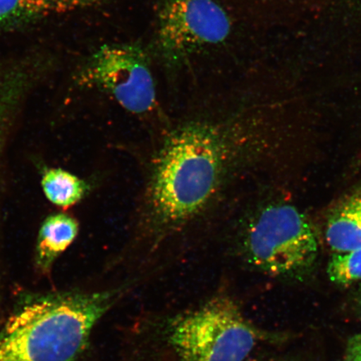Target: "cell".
Returning a JSON list of instances; mask_svg holds the SVG:
<instances>
[{
    "mask_svg": "<svg viewBox=\"0 0 361 361\" xmlns=\"http://www.w3.org/2000/svg\"><path fill=\"white\" fill-rule=\"evenodd\" d=\"M79 224L73 216L63 213L49 215L40 227L35 248V265L39 272L48 274L54 263L75 241Z\"/></svg>",
    "mask_w": 361,
    "mask_h": 361,
    "instance_id": "obj_7",
    "label": "cell"
},
{
    "mask_svg": "<svg viewBox=\"0 0 361 361\" xmlns=\"http://www.w3.org/2000/svg\"><path fill=\"white\" fill-rule=\"evenodd\" d=\"M154 132L128 239L141 258L220 234L264 147L263 128L240 111L166 119Z\"/></svg>",
    "mask_w": 361,
    "mask_h": 361,
    "instance_id": "obj_1",
    "label": "cell"
},
{
    "mask_svg": "<svg viewBox=\"0 0 361 361\" xmlns=\"http://www.w3.org/2000/svg\"><path fill=\"white\" fill-rule=\"evenodd\" d=\"M126 287L26 293L0 329V361H75Z\"/></svg>",
    "mask_w": 361,
    "mask_h": 361,
    "instance_id": "obj_2",
    "label": "cell"
},
{
    "mask_svg": "<svg viewBox=\"0 0 361 361\" xmlns=\"http://www.w3.org/2000/svg\"><path fill=\"white\" fill-rule=\"evenodd\" d=\"M273 361H276V360H273Z\"/></svg>",
    "mask_w": 361,
    "mask_h": 361,
    "instance_id": "obj_15",
    "label": "cell"
},
{
    "mask_svg": "<svg viewBox=\"0 0 361 361\" xmlns=\"http://www.w3.org/2000/svg\"><path fill=\"white\" fill-rule=\"evenodd\" d=\"M360 315H361V311H360Z\"/></svg>",
    "mask_w": 361,
    "mask_h": 361,
    "instance_id": "obj_14",
    "label": "cell"
},
{
    "mask_svg": "<svg viewBox=\"0 0 361 361\" xmlns=\"http://www.w3.org/2000/svg\"><path fill=\"white\" fill-rule=\"evenodd\" d=\"M103 0H0V30L94 6Z\"/></svg>",
    "mask_w": 361,
    "mask_h": 361,
    "instance_id": "obj_8",
    "label": "cell"
},
{
    "mask_svg": "<svg viewBox=\"0 0 361 361\" xmlns=\"http://www.w3.org/2000/svg\"><path fill=\"white\" fill-rule=\"evenodd\" d=\"M220 234L248 267L279 277L308 272L319 254L312 226L295 207L264 202L239 209Z\"/></svg>",
    "mask_w": 361,
    "mask_h": 361,
    "instance_id": "obj_3",
    "label": "cell"
},
{
    "mask_svg": "<svg viewBox=\"0 0 361 361\" xmlns=\"http://www.w3.org/2000/svg\"><path fill=\"white\" fill-rule=\"evenodd\" d=\"M328 276L334 283L348 286L361 279V248L335 252L329 261Z\"/></svg>",
    "mask_w": 361,
    "mask_h": 361,
    "instance_id": "obj_11",
    "label": "cell"
},
{
    "mask_svg": "<svg viewBox=\"0 0 361 361\" xmlns=\"http://www.w3.org/2000/svg\"><path fill=\"white\" fill-rule=\"evenodd\" d=\"M344 361H361V333L350 338L347 344Z\"/></svg>",
    "mask_w": 361,
    "mask_h": 361,
    "instance_id": "obj_12",
    "label": "cell"
},
{
    "mask_svg": "<svg viewBox=\"0 0 361 361\" xmlns=\"http://www.w3.org/2000/svg\"><path fill=\"white\" fill-rule=\"evenodd\" d=\"M81 82L103 90L126 112L148 118L157 114V87L150 59L141 45L106 44L89 59Z\"/></svg>",
    "mask_w": 361,
    "mask_h": 361,
    "instance_id": "obj_6",
    "label": "cell"
},
{
    "mask_svg": "<svg viewBox=\"0 0 361 361\" xmlns=\"http://www.w3.org/2000/svg\"><path fill=\"white\" fill-rule=\"evenodd\" d=\"M232 22L216 0H161L155 49L166 66L176 69L229 37Z\"/></svg>",
    "mask_w": 361,
    "mask_h": 361,
    "instance_id": "obj_5",
    "label": "cell"
},
{
    "mask_svg": "<svg viewBox=\"0 0 361 361\" xmlns=\"http://www.w3.org/2000/svg\"><path fill=\"white\" fill-rule=\"evenodd\" d=\"M164 328L173 361H245L266 337L228 296L176 315Z\"/></svg>",
    "mask_w": 361,
    "mask_h": 361,
    "instance_id": "obj_4",
    "label": "cell"
},
{
    "mask_svg": "<svg viewBox=\"0 0 361 361\" xmlns=\"http://www.w3.org/2000/svg\"><path fill=\"white\" fill-rule=\"evenodd\" d=\"M326 238L335 252L361 248V212L350 198L329 216Z\"/></svg>",
    "mask_w": 361,
    "mask_h": 361,
    "instance_id": "obj_9",
    "label": "cell"
},
{
    "mask_svg": "<svg viewBox=\"0 0 361 361\" xmlns=\"http://www.w3.org/2000/svg\"><path fill=\"white\" fill-rule=\"evenodd\" d=\"M42 185L47 200L64 209L82 200L90 189L85 180L61 169L45 170Z\"/></svg>",
    "mask_w": 361,
    "mask_h": 361,
    "instance_id": "obj_10",
    "label": "cell"
},
{
    "mask_svg": "<svg viewBox=\"0 0 361 361\" xmlns=\"http://www.w3.org/2000/svg\"><path fill=\"white\" fill-rule=\"evenodd\" d=\"M350 200L353 202L354 205L361 212V192L351 197Z\"/></svg>",
    "mask_w": 361,
    "mask_h": 361,
    "instance_id": "obj_13",
    "label": "cell"
}]
</instances>
